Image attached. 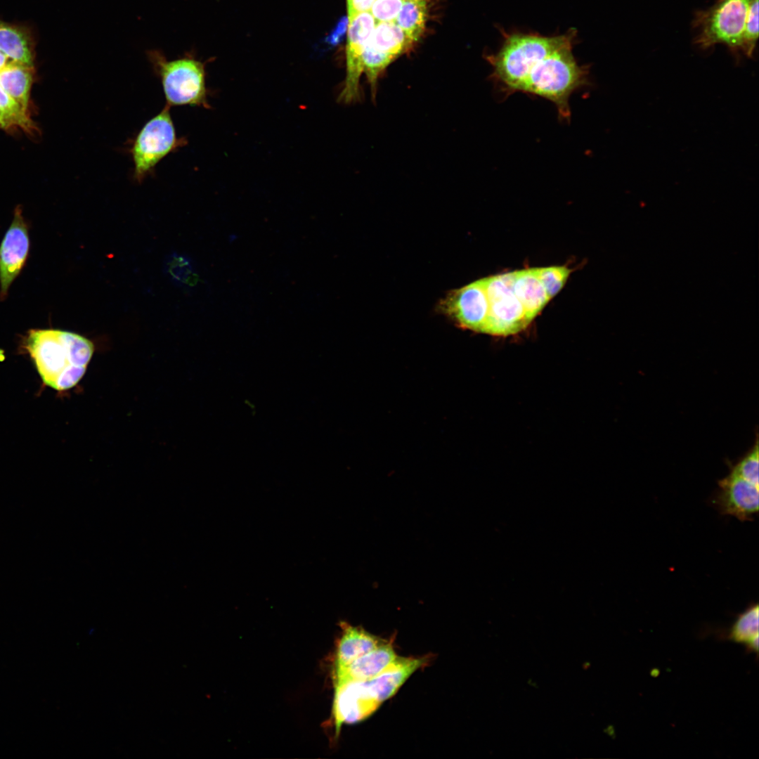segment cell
<instances>
[{
	"instance_id": "6da1fadb",
	"label": "cell",
	"mask_w": 759,
	"mask_h": 759,
	"mask_svg": "<svg viewBox=\"0 0 759 759\" xmlns=\"http://www.w3.org/2000/svg\"><path fill=\"white\" fill-rule=\"evenodd\" d=\"M23 344L44 383L58 391L70 389L81 380L95 350L89 339L55 329L30 330Z\"/></svg>"
},
{
	"instance_id": "7a4b0ae2",
	"label": "cell",
	"mask_w": 759,
	"mask_h": 759,
	"mask_svg": "<svg viewBox=\"0 0 759 759\" xmlns=\"http://www.w3.org/2000/svg\"><path fill=\"white\" fill-rule=\"evenodd\" d=\"M576 35L540 59L531 69L520 92L544 98L556 106L559 117H571V95L588 83V67L579 65L573 53Z\"/></svg>"
},
{
	"instance_id": "3957f363",
	"label": "cell",
	"mask_w": 759,
	"mask_h": 759,
	"mask_svg": "<svg viewBox=\"0 0 759 759\" xmlns=\"http://www.w3.org/2000/svg\"><path fill=\"white\" fill-rule=\"evenodd\" d=\"M576 34L574 29L556 36L538 34H505L504 42L495 54L487 56L492 79L507 94L520 92L533 66Z\"/></svg>"
},
{
	"instance_id": "277c9868",
	"label": "cell",
	"mask_w": 759,
	"mask_h": 759,
	"mask_svg": "<svg viewBox=\"0 0 759 759\" xmlns=\"http://www.w3.org/2000/svg\"><path fill=\"white\" fill-rule=\"evenodd\" d=\"M148 58L160 80L166 105L209 108L203 64L191 56L167 60L156 50Z\"/></svg>"
},
{
	"instance_id": "5b68a950",
	"label": "cell",
	"mask_w": 759,
	"mask_h": 759,
	"mask_svg": "<svg viewBox=\"0 0 759 759\" xmlns=\"http://www.w3.org/2000/svg\"><path fill=\"white\" fill-rule=\"evenodd\" d=\"M186 142L185 138L177 136L170 107L166 105L145 123L132 142L129 153L134 164V179L142 182L163 158L185 145Z\"/></svg>"
},
{
	"instance_id": "8992f818",
	"label": "cell",
	"mask_w": 759,
	"mask_h": 759,
	"mask_svg": "<svg viewBox=\"0 0 759 759\" xmlns=\"http://www.w3.org/2000/svg\"><path fill=\"white\" fill-rule=\"evenodd\" d=\"M750 2L716 0L709 8L696 11L692 22L693 28L698 31L694 43L704 50L724 44L737 53Z\"/></svg>"
},
{
	"instance_id": "52a82bcc",
	"label": "cell",
	"mask_w": 759,
	"mask_h": 759,
	"mask_svg": "<svg viewBox=\"0 0 759 759\" xmlns=\"http://www.w3.org/2000/svg\"><path fill=\"white\" fill-rule=\"evenodd\" d=\"M488 302L484 333L509 336L524 330L532 321L512 287V272L483 278Z\"/></svg>"
},
{
	"instance_id": "ba28073f",
	"label": "cell",
	"mask_w": 759,
	"mask_h": 759,
	"mask_svg": "<svg viewBox=\"0 0 759 759\" xmlns=\"http://www.w3.org/2000/svg\"><path fill=\"white\" fill-rule=\"evenodd\" d=\"M375 20L370 12L361 13L348 20L346 49V77L338 100L353 103L361 97L360 80L363 74L362 57L365 45L375 28Z\"/></svg>"
},
{
	"instance_id": "9c48e42d",
	"label": "cell",
	"mask_w": 759,
	"mask_h": 759,
	"mask_svg": "<svg viewBox=\"0 0 759 759\" xmlns=\"http://www.w3.org/2000/svg\"><path fill=\"white\" fill-rule=\"evenodd\" d=\"M29 249L28 225L21 209L16 207L0 245V300L6 298L11 285L27 261Z\"/></svg>"
},
{
	"instance_id": "30bf717a",
	"label": "cell",
	"mask_w": 759,
	"mask_h": 759,
	"mask_svg": "<svg viewBox=\"0 0 759 759\" xmlns=\"http://www.w3.org/2000/svg\"><path fill=\"white\" fill-rule=\"evenodd\" d=\"M443 304L446 313L462 327L484 333L488 302L483 279L452 292Z\"/></svg>"
},
{
	"instance_id": "8fae6325",
	"label": "cell",
	"mask_w": 759,
	"mask_h": 759,
	"mask_svg": "<svg viewBox=\"0 0 759 759\" xmlns=\"http://www.w3.org/2000/svg\"><path fill=\"white\" fill-rule=\"evenodd\" d=\"M715 503L720 512L740 521L753 519L759 510V485L729 472L718 482Z\"/></svg>"
},
{
	"instance_id": "7c38bea8",
	"label": "cell",
	"mask_w": 759,
	"mask_h": 759,
	"mask_svg": "<svg viewBox=\"0 0 759 759\" xmlns=\"http://www.w3.org/2000/svg\"><path fill=\"white\" fill-rule=\"evenodd\" d=\"M379 706L362 694L358 682L335 683L332 719L336 735L342 724H352L364 720Z\"/></svg>"
},
{
	"instance_id": "4fadbf2b",
	"label": "cell",
	"mask_w": 759,
	"mask_h": 759,
	"mask_svg": "<svg viewBox=\"0 0 759 759\" xmlns=\"http://www.w3.org/2000/svg\"><path fill=\"white\" fill-rule=\"evenodd\" d=\"M427 663L424 658H399L374 677L360 682L364 693L380 706L398 690L406 680Z\"/></svg>"
},
{
	"instance_id": "5bb4252c",
	"label": "cell",
	"mask_w": 759,
	"mask_h": 759,
	"mask_svg": "<svg viewBox=\"0 0 759 759\" xmlns=\"http://www.w3.org/2000/svg\"><path fill=\"white\" fill-rule=\"evenodd\" d=\"M391 643H382L346 666L335 668V683L362 682L374 677L396 660Z\"/></svg>"
},
{
	"instance_id": "9a60e30c",
	"label": "cell",
	"mask_w": 759,
	"mask_h": 759,
	"mask_svg": "<svg viewBox=\"0 0 759 759\" xmlns=\"http://www.w3.org/2000/svg\"><path fill=\"white\" fill-rule=\"evenodd\" d=\"M512 287L531 320L550 300L538 276L536 268L512 272Z\"/></svg>"
},
{
	"instance_id": "2e32d148",
	"label": "cell",
	"mask_w": 759,
	"mask_h": 759,
	"mask_svg": "<svg viewBox=\"0 0 759 759\" xmlns=\"http://www.w3.org/2000/svg\"><path fill=\"white\" fill-rule=\"evenodd\" d=\"M341 625L343 632L337 644L335 668L347 666L381 644L377 637L360 627H353L345 623Z\"/></svg>"
},
{
	"instance_id": "e0dca14e",
	"label": "cell",
	"mask_w": 759,
	"mask_h": 759,
	"mask_svg": "<svg viewBox=\"0 0 759 759\" xmlns=\"http://www.w3.org/2000/svg\"><path fill=\"white\" fill-rule=\"evenodd\" d=\"M33 67L11 62L0 70L1 87L27 112Z\"/></svg>"
},
{
	"instance_id": "ac0fdd59",
	"label": "cell",
	"mask_w": 759,
	"mask_h": 759,
	"mask_svg": "<svg viewBox=\"0 0 759 759\" xmlns=\"http://www.w3.org/2000/svg\"><path fill=\"white\" fill-rule=\"evenodd\" d=\"M368 42L375 50L393 59L404 53L413 44L395 21L375 22Z\"/></svg>"
},
{
	"instance_id": "d6986e66",
	"label": "cell",
	"mask_w": 759,
	"mask_h": 759,
	"mask_svg": "<svg viewBox=\"0 0 759 759\" xmlns=\"http://www.w3.org/2000/svg\"><path fill=\"white\" fill-rule=\"evenodd\" d=\"M0 51L14 63L33 67V56L27 33L1 21Z\"/></svg>"
},
{
	"instance_id": "ffe728a7",
	"label": "cell",
	"mask_w": 759,
	"mask_h": 759,
	"mask_svg": "<svg viewBox=\"0 0 759 759\" xmlns=\"http://www.w3.org/2000/svg\"><path fill=\"white\" fill-rule=\"evenodd\" d=\"M758 605L753 604L741 613L731 626L727 639L744 644L748 651H758Z\"/></svg>"
},
{
	"instance_id": "44dd1931",
	"label": "cell",
	"mask_w": 759,
	"mask_h": 759,
	"mask_svg": "<svg viewBox=\"0 0 759 759\" xmlns=\"http://www.w3.org/2000/svg\"><path fill=\"white\" fill-rule=\"evenodd\" d=\"M427 19L426 0H403L395 22L412 42L422 36Z\"/></svg>"
},
{
	"instance_id": "7402d4cb",
	"label": "cell",
	"mask_w": 759,
	"mask_h": 759,
	"mask_svg": "<svg viewBox=\"0 0 759 759\" xmlns=\"http://www.w3.org/2000/svg\"><path fill=\"white\" fill-rule=\"evenodd\" d=\"M0 117L6 129L18 126L27 133L32 134L36 129L33 121L23 110L0 86Z\"/></svg>"
},
{
	"instance_id": "603a6c76",
	"label": "cell",
	"mask_w": 759,
	"mask_h": 759,
	"mask_svg": "<svg viewBox=\"0 0 759 759\" xmlns=\"http://www.w3.org/2000/svg\"><path fill=\"white\" fill-rule=\"evenodd\" d=\"M758 38V0H751L741 34L740 51L752 57Z\"/></svg>"
},
{
	"instance_id": "cb8c5ba5",
	"label": "cell",
	"mask_w": 759,
	"mask_h": 759,
	"mask_svg": "<svg viewBox=\"0 0 759 759\" xmlns=\"http://www.w3.org/2000/svg\"><path fill=\"white\" fill-rule=\"evenodd\" d=\"M538 276L548 297H554L566 283L571 269L564 266L536 268Z\"/></svg>"
},
{
	"instance_id": "d4e9b609",
	"label": "cell",
	"mask_w": 759,
	"mask_h": 759,
	"mask_svg": "<svg viewBox=\"0 0 759 759\" xmlns=\"http://www.w3.org/2000/svg\"><path fill=\"white\" fill-rule=\"evenodd\" d=\"M758 458V443L757 440L753 448L736 465L732 466L730 472L751 483L759 485Z\"/></svg>"
},
{
	"instance_id": "484cf974",
	"label": "cell",
	"mask_w": 759,
	"mask_h": 759,
	"mask_svg": "<svg viewBox=\"0 0 759 759\" xmlns=\"http://www.w3.org/2000/svg\"><path fill=\"white\" fill-rule=\"evenodd\" d=\"M403 1V0H375L370 13L377 22L395 21Z\"/></svg>"
},
{
	"instance_id": "4316f807",
	"label": "cell",
	"mask_w": 759,
	"mask_h": 759,
	"mask_svg": "<svg viewBox=\"0 0 759 759\" xmlns=\"http://www.w3.org/2000/svg\"><path fill=\"white\" fill-rule=\"evenodd\" d=\"M375 1V0H346L348 11L347 20H351L361 13L369 11Z\"/></svg>"
},
{
	"instance_id": "83f0119b",
	"label": "cell",
	"mask_w": 759,
	"mask_h": 759,
	"mask_svg": "<svg viewBox=\"0 0 759 759\" xmlns=\"http://www.w3.org/2000/svg\"><path fill=\"white\" fill-rule=\"evenodd\" d=\"M11 62L13 61L9 58L0 51V70L4 69Z\"/></svg>"
},
{
	"instance_id": "f1b7e54d",
	"label": "cell",
	"mask_w": 759,
	"mask_h": 759,
	"mask_svg": "<svg viewBox=\"0 0 759 759\" xmlns=\"http://www.w3.org/2000/svg\"><path fill=\"white\" fill-rule=\"evenodd\" d=\"M0 128L6 129V125H5L4 122H3L2 119L1 118V117H0Z\"/></svg>"
}]
</instances>
